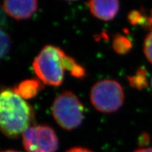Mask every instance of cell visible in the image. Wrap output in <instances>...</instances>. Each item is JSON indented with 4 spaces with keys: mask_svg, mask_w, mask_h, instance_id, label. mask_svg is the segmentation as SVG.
I'll list each match as a JSON object with an SVG mask.
<instances>
[{
    "mask_svg": "<svg viewBox=\"0 0 152 152\" xmlns=\"http://www.w3.org/2000/svg\"><path fill=\"white\" fill-rule=\"evenodd\" d=\"M37 0H3L4 12L16 20H27L37 10Z\"/></svg>",
    "mask_w": 152,
    "mask_h": 152,
    "instance_id": "cell-6",
    "label": "cell"
},
{
    "mask_svg": "<svg viewBox=\"0 0 152 152\" xmlns=\"http://www.w3.org/2000/svg\"><path fill=\"white\" fill-rule=\"evenodd\" d=\"M42 89V83L39 79L30 78L21 81L13 90L26 100L34 98Z\"/></svg>",
    "mask_w": 152,
    "mask_h": 152,
    "instance_id": "cell-8",
    "label": "cell"
},
{
    "mask_svg": "<svg viewBox=\"0 0 152 152\" xmlns=\"http://www.w3.org/2000/svg\"><path fill=\"white\" fill-rule=\"evenodd\" d=\"M128 20L132 25H144L148 26V18H146L140 11H133L128 15Z\"/></svg>",
    "mask_w": 152,
    "mask_h": 152,
    "instance_id": "cell-13",
    "label": "cell"
},
{
    "mask_svg": "<svg viewBox=\"0 0 152 152\" xmlns=\"http://www.w3.org/2000/svg\"><path fill=\"white\" fill-rule=\"evenodd\" d=\"M132 47V44L128 37L121 35L116 34L113 37V49L118 54L123 55L128 53Z\"/></svg>",
    "mask_w": 152,
    "mask_h": 152,
    "instance_id": "cell-11",
    "label": "cell"
},
{
    "mask_svg": "<svg viewBox=\"0 0 152 152\" xmlns=\"http://www.w3.org/2000/svg\"><path fill=\"white\" fill-rule=\"evenodd\" d=\"M90 102L94 109L104 113L118 111L125 101L122 85L117 80L104 79L98 81L91 88Z\"/></svg>",
    "mask_w": 152,
    "mask_h": 152,
    "instance_id": "cell-4",
    "label": "cell"
},
{
    "mask_svg": "<svg viewBox=\"0 0 152 152\" xmlns=\"http://www.w3.org/2000/svg\"><path fill=\"white\" fill-rule=\"evenodd\" d=\"M35 112L14 90L0 91V131L9 138H17L31 126Z\"/></svg>",
    "mask_w": 152,
    "mask_h": 152,
    "instance_id": "cell-1",
    "label": "cell"
},
{
    "mask_svg": "<svg viewBox=\"0 0 152 152\" xmlns=\"http://www.w3.org/2000/svg\"><path fill=\"white\" fill-rule=\"evenodd\" d=\"M143 51L148 61L152 64V30L144 39Z\"/></svg>",
    "mask_w": 152,
    "mask_h": 152,
    "instance_id": "cell-14",
    "label": "cell"
},
{
    "mask_svg": "<svg viewBox=\"0 0 152 152\" xmlns=\"http://www.w3.org/2000/svg\"><path fill=\"white\" fill-rule=\"evenodd\" d=\"M11 48V38L9 34L0 28V60L7 56Z\"/></svg>",
    "mask_w": 152,
    "mask_h": 152,
    "instance_id": "cell-12",
    "label": "cell"
},
{
    "mask_svg": "<svg viewBox=\"0 0 152 152\" xmlns=\"http://www.w3.org/2000/svg\"><path fill=\"white\" fill-rule=\"evenodd\" d=\"M64 66L66 71H68L75 78L83 79L86 76L85 68L79 64L73 58L66 54L64 58Z\"/></svg>",
    "mask_w": 152,
    "mask_h": 152,
    "instance_id": "cell-9",
    "label": "cell"
},
{
    "mask_svg": "<svg viewBox=\"0 0 152 152\" xmlns=\"http://www.w3.org/2000/svg\"><path fill=\"white\" fill-rule=\"evenodd\" d=\"M130 86L138 90H142L147 86V73L145 68H140L135 73L128 77Z\"/></svg>",
    "mask_w": 152,
    "mask_h": 152,
    "instance_id": "cell-10",
    "label": "cell"
},
{
    "mask_svg": "<svg viewBox=\"0 0 152 152\" xmlns=\"http://www.w3.org/2000/svg\"><path fill=\"white\" fill-rule=\"evenodd\" d=\"M22 138L26 152H56L59 147L56 132L46 124L31 125L23 133Z\"/></svg>",
    "mask_w": 152,
    "mask_h": 152,
    "instance_id": "cell-5",
    "label": "cell"
},
{
    "mask_svg": "<svg viewBox=\"0 0 152 152\" xmlns=\"http://www.w3.org/2000/svg\"><path fill=\"white\" fill-rule=\"evenodd\" d=\"M66 54L54 45H46L41 49L33 63V71L43 84L59 87L64 82Z\"/></svg>",
    "mask_w": 152,
    "mask_h": 152,
    "instance_id": "cell-2",
    "label": "cell"
},
{
    "mask_svg": "<svg viewBox=\"0 0 152 152\" xmlns=\"http://www.w3.org/2000/svg\"><path fill=\"white\" fill-rule=\"evenodd\" d=\"M67 1H73V0H67Z\"/></svg>",
    "mask_w": 152,
    "mask_h": 152,
    "instance_id": "cell-21",
    "label": "cell"
},
{
    "mask_svg": "<svg viewBox=\"0 0 152 152\" xmlns=\"http://www.w3.org/2000/svg\"><path fill=\"white\" fill-rule=\"evenodd\" d=\"M65 152H93L92 150L82 147H75L68 149Z\"/></svg>",
    "mask_w": 152,
    "mask_h": 152,
    "instance_id": "cell-15",
    "label": "cell"
},
{
    "mask_svg": "<svg viewBox=\"0 0 152 152\" xmlns=\"http://www.w3.org/2000/svg\"><path fill=\"white\" fill-rule=\"evenodd\" d=\"M3 10V8L0 6V26H3L6 23V18Z\"/></svg>",
    "mask_w": 152,
    "mask_h": 152,
    "instance_id": "cell-16",
    "label": "cell"
},
{
    "mask_svg": "<svg viewBox=\"0 0 152 152\" xmlns=\"http://www.w3.org/2000/svg\"><path fill=\"white\" fill-rule=\"evenodd\" d=\"M52 112L57 124L64 130L71 131L82 124L84 119L85 108L73 92L64 91L55 98Z\"/></svg>",
    "mask_w": 152,
    "mask_h": 152,
    "instance_id": "cell-3",
    "label": "cell"
},
{
    "mask_svg": "<svg viewBox=\"0 0 152 152\" xmlns=\"http://www.w3.org/2000/svg\"><path fill=\"white\" fill-rule=\"evenodd\" d=\"M132 152H152V147H145V148H140Z\"/></svg>",
    "mask_w": 152,
    "mask_h": 152,
    "instance_id": "cell-17",
    "label": "cell"
},
{
    "mask_svg": "<svg viewBox=\"0 0 152 152\" xmlns=\"http://www.w3.org/2000/svg\"><path fill=\"white\" fill-rule=\"evenodd\" d=\"M0 152H20V151H17V150H15V149H5V150H3V151H1Z\"/></svg>",
    "mask_w": 152,
    "mask_h": 152,
    "instance_id": "cell-19",
    "label": "cell"
},
{
    "mask_svg": "<svg viewBox=\"0 0 152 152\" xmlns=\"http://www.w3.org/2000/svg\"><path fill=\"white\" fill-rule=\"evenodd\" d=\"M151 88H152V77H151Z\"/></svg>",
    "mask_w": 152,
    "mask_h": 152,
    "instance_id": "cell-20",
    "label": "cell"
},
{
    "mask_svg": "<svg viewBox=\"0 0 152 152\" xmlns=\"http://www.w3.org/2000/svg\"><path fill=\"white\" fill-rule=\"evenodd\" d=\"M87 7L95 18L104 21H110L118 14L120 0H89Z\"/></svg>",
    "mask_w": 152,
    "mask_h": 152,
    "instance_id": "cell-7",
    "label": "cell"
},
{
    "mask_svg": "<svg viewBox=\"0 0 152 152\" xmlns=\"http://www.w3.org/2000/svg\"><path fill=\"white\" fill-rule=\"evenodd\" d=\"M148 26L149 28H152V10L151 11V15L148 18Z\"/></svg>",
    "mask_w": 152,
    "mask_h": 152,
    "instance_id": "cell-18",
    "label": "cell"
}]
</instances>
